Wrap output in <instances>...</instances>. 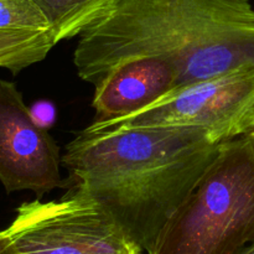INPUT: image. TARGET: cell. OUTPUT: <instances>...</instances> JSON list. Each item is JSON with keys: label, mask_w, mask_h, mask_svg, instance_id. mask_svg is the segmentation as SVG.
I'll return each mask as SVG.
<instances>
[{"label": "cell", "mask_w": 254, "mask_h": 254, "mask_svg": "<svg viewBox=\"0 0 254 254\" xmlns=\"http://www.w3.org/2000/svg\"><path fill=\"white\" fill-rule=\"evenodd\" d=\"M222 141L191 127L88 129L64 148L69 191L91 198L148 253Z\"/></svg>", "instance_id": "cell-1"}, {"label": "cell", "mask_w": 254, "mask_h": 254, "mask_svg": "<svg viewBox=\"0 0 254 254\" xmlns=\"http://www.w3.org/2000/svg\"><path fill=\"white\" fill-rule=\"evenodd\" d=\"M166 60L188 86L254 67V9L250 0H117L81 35L77 74L96 86L128 60Z\"/></svg>", "instance_id": "cell-2"}, {"label": "cell", "mask_w": 254, "mask_h": 254, "mask_svg": "<svg viewBox=\"0 0 254 254\" xmlns=\"http://www.w3.org/2000/svg\"><path fill=\"white\" fill-rule=\"evenodd\" d=\"M254 243V134L218 153L148 254H241Z\"/></svg>", "instance_id": "cell-3"}, {"label": "cell", "mask_w": 254, "mask_h": 254, "mask_svg": "<svg viewBox=\"0 0 254 254\" xmlns=\"http://www.w3.org/2000/svg\"><path fill=\"white\" fill-rule=\"evenodd\" d=\"M191 127L210 131L226 141L254 129V67L175 88L159 101L104 123H91L88 129Z\"/></svg>", "instance_id": "cell-4"}, {"label": "cell", "mask_w": 254, "mask_h": 254, "mask_svg": "<svg viewBox=\"0 0 254 254\" xmlns=\"http://www.w3.org/2000/svg\"><path fill=\"white\" fill-rule=\"evenodd\" d=\"M4 231L10 254H133L141 251L94 201L69 190L57 201L21 203Z\"/></svg>", "instance_id": "cell-5"}, {"label": "cell", "mask_w": 254, "mask_h": 254, "mask_svg": "<svg viewBox=\"0 0 254 254\" xmlns=\"http://www.w3.org/2000/svg\"><path fill=\"white\" fill-rule=\"evenodd\" d=\"M62 156L47 129L34 121L14 82L0 79V183L7 193L37 197L61 188Z\"/></svg>", "instance_id": "cell-6"}, {"label": "cell", "mask_w": 254, "mask_h": 254, "mask_svg": "<svg viewBox=\"0 0 254 254\" xmlns=\"http://www.w3.org/2000/svg\"><path fill=\"white\" fill-rule=\"evenodd\" d=\"M179 82V71L166 60L155 56L128 60L94 86L92 123L134 113L178 88Z\"/></svg>", "instance_id": "cell-7"}, {"label": "cell", "mask_w": 254, "mask_h": 254, "mask_svg": "<svg viewBox=\"0 0 254 254\" xmlns=\"http://www.w3.org/2000/svg\"><path fill=\"white\" fill-rule=\"evenodd\" d=\"M50 24L56 44L73 39L101 21L117 0H35Z\"/></svg>", "instance_id": "cell-8"}, {"label": "cell", "mask_w": 254, "mask_h": 254, "mask_svg": "<svg viewBox=\"0 0 254 254\" xmlns=\"http://www.w3.org/2000/svg\"><path fill=\"white\" fill-rule=\"evenodd\" d=\"M56 45L51 31L1 30L0 31V68L12 74L41 62Z\"/></svg>", "instance_id": "cell-9"}, {"label": "cell", "mask_w": 254, "mask_h": 254, "mask_svg": "<svg viewBox=\"0 0 254 254\" xmlns=\"http://www.w3.org/2000/svg\"><path fill=\"white\" fill-rule=\"evenodd\" d=\"M1 30L51 31L46 16L35 0H0Z\"/></svg>", "instance_id": "cell-10"}, {"label": "cell", "mask_w": 254, "mask_h": 254, "mask_svg": "<svg viewBox=\"0 0 254 254\" xmlns=\"http://www.w3.org/2000/svg\"><path fill=\"white\" fill-rule=\"evenodd\" d=\"M30 111H31V116L34 121L45 129L51 126L55 119L54 106L51 103H47V102H39L35 106H32Z\"/></svg>", "instance_id": "cell-11"}, {"label": "cell", "mask_w": 254, "mask_h": 254, "mask_svg": "<svg viewBox=\"0 0 254 254\" xmlns=\"http://www.w3.org/2000/svg\"><path fill=\"white\" fill-rule=\"evenodd\" d=\"M0 254H10L7 250V241L5 231H0Z\"/></svg>", "instance_id": "cell-12"}, {"label": "cell", "mask_w": 254, "mask_h": 254, "mask_svg": "<svg viewBox=\"0 0 254 254\" xmlns=\"http://www.w3.org/2000/svg\"><path fill=\"white\" fill-rule=\"evenodd\" d=\"M241 254H254V243H253V245H251L250 247L246 248V250L243 251V252Z\"/></svg>", "instance_id": "cell-13"}, {"label": "cell", "mask_w": 254, "mask_h": 254, "mask_svg": "<svg viewBox=\"0 0 254 254\" xmlns=\"http://www.w3.org/2000/svg\"><path fill=\"white\" fill-rule=\"evenodd\" d=\"M133 254H143V252H141V251H138V252H135V253H133Z\"/></svg>", "instance_id": "cell-14"}, {"label": "cell", "mask_w": 254, "mask_h": 254, "mask_svg": "<svg viewBox=\"0 0 254 254\" xmlns=\"http://www.w3.org/2000/svg\"><path fill=\"white\" fill-rule=\"evenodd\" d=\"M252 133H253V134H254V129H253V131H252Z\"/></svg>", "instance_id": "cell-15"}]
</instances>
